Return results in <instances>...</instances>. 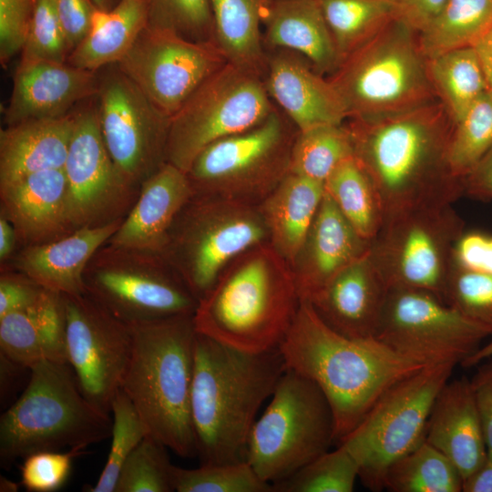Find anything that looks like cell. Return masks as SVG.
Wrapping results in <instances>:
<instances>
[{"mask_svg": "<svg viewBox=\"0 0 492 492\" xmlns=\"http://www.w3.org/2000/svg\"><path fill=\"white\" fill-rule=\"evenodd\" d=\"M193 314L131 324L132 352L121 389L148 434L182 457L197 456L190 419Z\"/></svg>", "mask_w": 492, "mask_h": 492, "instance_id": "5", "label": "cell"}, {"mask_svg": "<svg viewBox=\"0 0 492 492\" xmlns=\"http://www.w3.org/2000/svg\"><path fill=\"white\" fill-rule=\"evenodd\" d=\"M492 29V0H447L418 39L426 59L474 46Z\"/></svg>", "mask_w": 492, "mask_h": 492, "instance_id": "35", "label": "cell"}, {"mask_svg": "<svg viewBox=\"0 0 492 492\" xmlns=\"http://www.w3.org/2000/svg\"><path fill=\"white\" fill-rule=\"evenodd\" d=\"M489 358H492V341L480 346L473 354L465 359L461 364L466 367H472Z\"/></svg>", "mask_w": 492, "mask_h": 492, "instance_id": "61", "label": "cell"}, {"mask_svg": "<svg viewBox=\"0 0 492 492\" xmlns=\"http://www.w3.org/2000/svg\"><path fill=\"white\" fill-rule=\"evenodd\" d=\"M426 60L433 88L442 97L456 123L488 91L477 52L474 46H465Z\"/></svg>", "mask_w": 492, "mask_h": 492, "instance_id": "34", "label": "cell"}, {"mask_svg": "<svg viewBox=\"0 0 492 492\" xmlns=\"http://www.w3.org/2000/svg\"><path fill=\"white\" fill-rule=\"evenodd\" d=\"M318 3L342 61L395 18L387 0H318Z\"/></svg>", "mask_w": 492, "mask_h": 492, "instance_id": "38", "label": "cell"}, {"mask_svg": "<svg viewBox=\"0 0 492 492\" xmlns=\"http://www.w3.org/2000/svg\"><path fill=\"white\" fill-rule=\"evenodd\" d=\"M464 194L472 198L492 200V149L463 179Z\"/></svg>", "mask_w": 492, "mask_h": 492, "instance_id": "56", "label": "cell"}, {"mask_svg": "<svg viewBox=\"0 0 492 492\" xmlns=\"http://www.w3.org/2000/svg\"><path fill=\"white\" fill-rule=\"evenodd\" d=\"M0 354L29 369L46 360L38 327L28 308L0 317Z\"/></svg>", "mask_w": 492, "mask_h": 492, "instance_id": "47", "label": "cell"}, {"mask_svg": "<svg viewBox=\"0 0 492 492\" xmlns=\"http://www.w3.org/2000/svg\"><path fill=\"white\" fill-rule=\"evenodd\" d=\"M67 214L72 231L124 219L139 190L118 173L104 142L97 101L75 112L74 129L64 165Z\"/></svg>", "mask_w": 492, "mask_h": 492, "instance_id": "17", "label": "cell"}, {"mask_svg": "<svg viewBox=\"0 0 492 492\" xmlns=\"http://www.w3.org/2000/svg\"><path fill=\"white\" fill-rule=\"evenodd\" d=\"M83 451H40L24 458L21 484L30 492H54L67 482L74 458Z\"/></svg>", "mask_w": 492, "mask_h": 492, "instance_id": "49", "label": "cell"}, {"mask_svg": "<svg viewBox=\"0 0 492 492\" xmlns=\"http://www.w3.org/2000/svg\"><path fill=\"white\" fill-rule=\"evenodd\" d=\"M148 25L147 0H120L109 10L97 8L87 36L67 63L98 71L119 62Z\"/></svg>", "mask_w": 492, "mask_h": 492, "instance_id": "31", "label": "cell"}, {"mask_svg": "<svg viewBox=\"0 0 492 492\" xmlns=\"http://www.w3.org/2000/svg\"><path fill=\"white\" fill-rule=\"evenodd\" d=\"M268 94L298 131L317 126L343 124L344 103L330 79L308 60L287 49H272L263 77Z\"/></svg>", "mask_w": 492, "mask_h": 492, "instance_id": "21", "label": "cell"}, {"mask_svg": "<svg viewBox=\"0 0 492 492\" xmlns=\"http://www.w3.org/2000/svg\"><path fill=\"white\" fill-rule=\"evenodd\" d=\"M120 0H93L98 9L109 10L118 4Z\"/></svg>", "mask_w": 492, "mask_h": 492, "instance_id": "63", "label": "cell"}, {"mask_svg": "<svg viewBox=\"0 0 492 492\" xmlns=\"http://www.w3.org/2000/svg\"><path fill=\"white\" fill-rule=\"evenodd\" d=\"M301 298L289 262L269 241L232 260L193 313L196 332L251 354L280 347Z\"/></svg>", "mask_w": 492, "mask_h": 492, "instance_id": "4", "label": "cell"}, {"mask_svg": "<svg viewBox=\"0 0 492 492\" xmlns=\"http://www.w3.org/2000/svg\"><path fill=\"white\" fill-rule=\"evenodd\" d=\"M388 291L367 251L306 302L335 332L365 339L375 337Z\"/></svg>", "mask_w": 492, "mask_h": 492, "instance_id": "22", "label": "cell"}, {"mask_svg": "<svg viewBox=\"0 0 492 492\" xmlns=\"http://www.w3.org/2000/svg\"><path fill=\"white\" fill-rule=\"evenodd\" d=\"M488 335L430 292L389 288L374 338L406 355L457 364Z\"/></svg>", "mask_w": 492, "mask_h": 492, "instance_id": "16", "label": "cell"}, {"mask_svg": "<svg viewBox=\"0 0 492 492\" xmlns=\"http://www.w3.org/2000/svg\"><path fill=\"white\" fill-rule=\"evenodd\" d=\"M36 0H0V61L22 51Z\"/></svg>", "mask_w": 492, "mask_h": 492, "instance_id": "50", "label": "cell"}, {"mask_svg": "<svg viewBox=\"0 0 492 492\" xmlns=\"http://www.w3.org/2000/svg\"><path fill=\"white\" fill-rule=\"evenodd\" d=\"M69 54L55 0H36L20 61L67 62Z\"/></svg>", "mask_w": 492, "mask_h": 492, "instance_id": "46", "label": "cell"}, {"mask_svg": "<svg viewBox=\"0 0 492 492\" xmlns=\"http://www.w3.org/2000/svg\"><path fill=\"white\" fill-rule=\"evenodd\" d=\"M63 299L67 364L87 400L110 413L131 356V327L85 292Z\"/></svg>", "mask_w": 492, "mask_h": 492, "instance_id": "19", "label": "cell"}, {"mask_svg": "<svg viewBox=\"0 0 492 492\" xmlns=\"http://www.w3.org/2000/svg\"><path fill=\"white\" fill-rule=\"evenodd\" d=\"M370 241L360 236L324 195L291 269L302 301H309L338 272L364 255Z\"/></svg>", "mask_w": 492, "mask_h": 492, "instance_id": "23", "label": "cell"}, {"mask_svg": "<svg viewBox=\"0 0 492 492\" xmlns=\"http://www.w3.org/2000/svg\"><path fill=\"white\" fill-rule=\"evenodd\" d=\"M96 94L107 149L130 186L141 184L165 161L170 118L161 113L116 64L104 67Z\"/></svg>", "mask_w": 492, "mask_h": 492, "instance_id": "15", "label": "cell"}, {"mask_svg": "<svg viewBox=\"0 0 492 492\" xmlns=\"http://www.w3.org/2000/svg\"><path fill=\"white\" fill-rule=\"evenodd\" d=\"M19 490V485L5 477L0 476V491L1 492H16Z\"/></svg>", "mask_w": 492, "mask_h": 492, "instance_id": "62", "label": "cell"}, {"mask_svg": "<svg viewBox=\"0 0 492 492\" xmlns=\"http://www.w3.org/2000/svg\"><path fill=\"white\" fill-rule=\"evenodd\" d=\"M83 280L85 293L128 325L193 314L199 302L161 253L107 242Z\"/></svg>", "mask_w": 492, "mask_h": 492, "instance_id": "12", "label": "cell"}, {"mask_svg": "<svg viewBox=\"0 0 492 492\" xmlns=\"http://www.w3.org/2000/svg\"><path fill=\"white\" fill-rule=\"evenodd\" d=\"M462 483L456 466L424 439L389 466L384 488L391 492H460Z\"/></svg>", "mask_w": 492, "mask_h": 492, "instance_id": "36", "label": "cell"}, {"mask_svg": "<svg viewBox=\"0 0 492 492\" xmlns=\"http://www.w3.org/2000/svg\"><path fill=\"white\" fill-rule=\"evenodd\" d=\"M167 446L146 436L126 459L115 492H170L173 466Z\"/></svg>", "mask_w": 492, "mask_h": 492, "instance_id": "43", "label": "cell"}, {"mask_svg": "<svg viewBox=\"0 0 492 492\" xmlns=\"http://www.w3.org/2000/svg\"><path fill=\"white\" fill-rule=\"evenodd\" d=\"M43 289L20 272L1 268L0 317L27 308L36 300Z\"/></svg>", "mask_w": 492, "mask_h": 492, "instance_id": "52", "label": "cell"}, {"mask_svg": "<svg viewBox=\"0 0 492 492\" xmlns=\"http://www.w3.org/2000/svg\"><path fill=\"white\" fill-rule=\"evenodd\" d=\"M445 302L492 335V273L452 267Z\"/></svg>", "mask_w": 492, "mask_h": 492, "instance_id": "45", "label": "cell"}, {"mask_svg": "<svg viewBox=\"0 0 492 492\" xmlns=\"http://www.w3.org/2000/svg\"><path fill=\"white\" fill-rule=\"evenodd\" d=\"M455 124L446 160L452 173L463 179L492 149V93L481 96Z\"/></svg>", "mask_w": 492, "mask_h": 492, "instance_id": "39", "label": "cell"}, {"mask_svg": "<svg viewBox=\"0 0 492 492\" xmlns=\"http://www.w3.org/2000/svg\"><path fill=\"white\" fill-rule=\"evenodd\" d=\"M275 108L262 77L227 63L170 118L165 161L187 172L208 146L257 126Z\"/></svg>", "mask_w": 492, "mask_h": 492, "instance_id": "13", "label": "cell"}, {"mask_svg": "<svg viewBox=\"0 0 492 492\" xmlns=\"http://www.w3.org/2000/svg\"><path fill=\"white\" fill-rule=\"evenodd\" d=\"M27 308L38 327L46 359L67 364V319L63 294L44 288Z\"/></svg>", "mask_w": 492, "mask_h": 492, "instance_id": "48", "label": "cell"}, {"mask_svg": "<svg viewBox=\"0 0 492 492\" xmlns=\"http://www.w3.org/2000/svg\"><path fill=\"white\" fill-rule=\"evenodd\" d=\"M70 52L88 34L97 6L93 0H55Z\"/></svg>", "mask_w": 492, "mask_h": 492, "instance_id": "53", "label": "cell"}, {"mask_svg": "<svg viewBox=\"0 0 492 492\" xmlns=\"http://www.w3.org/2000/svg\"><path fill=\"white\" fill-rule=\"evenodd\" d=\"M18 249L15 231L11 222L0 213V262L6 263Z\"/></svg>", "mask_w": 492, "mask_h": 492, "instance_id": "59", "label": "cell"}, {"mask_svg": "<svg viewBox=\"0 0 492 492\" xmlns=\"http://www.w3.org/2000/svg\"><path fill=\"white\" fill-rule=\"evenodd\" d=\"M323 195V183L289 172L259 205L268 229L269 242L290 266Z\"/></svg>", "mask_w": 492, "mask_h": 492, "instance_id": "30", "label": "cell"}, {"mask_svg": "<svg viewBox=\"0 0 492 492\" xmlns=\"http://www.w3.org/2000/svg\"><path fill=\"white\" fill-rule=\"evenodd\" d=\"M452 267L492 273V234L464 231L452 250Z\"/></svg>", "mask_w": 492, "mask_h": 492, "instance_id": "51", "label": "cell"}, {"mask_svg": "<svg viewBox=\"0 0 492 492\" xmlns=\"http://www.w3.org/2000/svg\"><path fill=\"white\" fill-rule=\"evenodd\" d=\"M123 220L78 229L49 242L19 248L1 267L18 272L52 292L69 295L84 293L83 276L87 263L118 231Z\"/></svg>", "mask_w": 492, "mask_h": 492, "instance_id": "25", "label": "cell"}, {"mask_svg": "<svg viewBox=\"0 0 492 492\" xmlns=\"http://www.w3.org/2000/svg\"><path fill=\"white\" fill-rule=\"evenodd\" d=\"M112 431L111 444L106 464L90 492H115L118 477L126 459L148 430L135 406L120 388L111 405Z\"/></svg>", "mask_w": 492, "mask_h": 492, "instance_id": "42", "label": "cell"}, {"mask_svg": "<svg viewBox=\"0 0 492 492\" xmlns=\"http://www.w3.org/2000/svg\"><path fill=\"white\" fill-rule=\"evenodd\" d=\"M329 79L348 118L362 122L430 105L434 91L418 33L395 18L347 56Z\"/></svg>", "mask_w": 492, "mask_h": 492, "instance_id": "7", "label": "cell"}, {"mask_svg": "<svg viewBox=\"0 0 492 492\" xmlns=\"http://www.w3.org/2000/svg\"><path fill=\"white\" fill-rule=\"evenodd\" d=\"M75 112L23 121L0 131V184L63 169L74 129Z\"/></svg>", "mask_w": 492, "mask_h": 492, "instance_id": "29", "label": "cell"}, {"mask_svg": "<svg viewBox=\"0 0 492 492\" xmlns=\"http://www.w3.org/2000/svg\"><path fill=\"white\" fill-rule=\"evenodd\" d=\"M192 195L187 173L164 162L141 184L135 204L107 243L162 253L173 222Z\"/></svg>", "mask_w": 492, "mask_h": 492, "instance_id": "26", "label": "cell"}, {"mask_svg": "<svg viewBox=\"0 0 492 492\" xmlns=\"http://www.w3.org/2000/svg\"><path fill=\"white\" fill-rule=\"evenodd\" d=\"M334 441V417L322 390L286 369L251 428L246 461L273 485L328 451Z\"/></svg>", "mask_w": 492, "mask_h": 492, "instance_id": "8", "label": "cell"}, {"mask_svg": "<svg viewBox=\"0 0 492 492\" xmlns=\"http://www.w3.org/2000/svg\"><path fill=\"white\" fill-rule=\"evenodd\" d=\"M464 231L452 204L412 207L385 215L368 252L388 288L427 291L445 302L453 246Z\"/></svg>", "mask_w": 492, "mask_h": 492, "instance_id": "14", "label": "cell"}, {"mask_svg": "<svg viewBox=\"0 0 492 492\" xmlns=\"http://www.w3.org/2000/svg\"><path fill=\"white\" fill-rule=\"evenodd\" d=\"M477 369L470 380L481 421L487 456L492 458V358Z\"/></svg>", "mask_w": 492, "mask_h": 492, "instance_id": "54", "label": "cell"}, {"mask_svg": "<svg viewBox=\"0 0 492 492\" xmlns=\"http://www.w3.org/2000/svg\"><path fill=\"white\" fill-rule=\"evenodd\" d=\"M271 0H210L215 41L228 63L264 77L261 26Z\"/></svg>", "mask_w": 492, "mask_h": 492, "instance_id": "32", "label": "cell"}, {"mask_svg": "<svg viewBox=\"0 0 492 492\" xmlns=\"http://www.w3.org/2000/svg\"><path fill=\"white\" fill-rule=\"evenodd\" d=\"M29 369L20 365L0 354V394L1 403L6 401L15 389V384L21 379L23 370Z\"/></svg>", "mask_w": 492, "mask_h": 492, "instance_id": "57", "label": "cell"}, {"mask_svg": "<svg viewBox=\"0 0 492 492\" xmlns=\"http://www.w3.org/2000/svg\"><path fill=\"white\" fill-rule=\"evenodd\" d=\"M463 492H492V458L486 460L463 479Z\"/></svg>", "mask_w": 492, "mask_h": 492, "instance_id": "58", "label": "cell"}, {"mask_svg": "<svg viewBox=\"0 0 492 492\" xmlns=\"http://www.w3.org/2000/svg\"><path fill=\"white\" fill-rule=\"evenodd\" d=\"M227 63L216 43L194 42L147 26L116 65L170 118L207 78Z\"/></svg>", "mask_w": 492, "mask_h": 492, "instance_id": "18", "label": "cell"}, {"mask_svg": "<svg viewBox=\"0 0 492 492\" xmlns=\"http://www.w3.org/2000/svg\"><path fill=\"white\" fill-rule=\"evenodd\" d=\"M147 9L149 28L194 42L216 43L210 0H147Z\"/></svg>", "mask_w": 492, "mask_h": 492, "instance_id": "44", "label": "cell"}, {"mask_svg": "<svg viewBox=\"0 0 492 492\" xmlns=\"http://www.w3.org/2000/svg\"><path fill=\"white\" fill-rule=\"evenodd\" d=\"M474 47L483 66L488 90L492 93V29Z\"/></svg>", "mask_w": 492, "mask_h": 492, "instance_id": "60", "label": "cell"}, {"mask_svg": "<svg viewBox=\"0 0 492 492\" xmlns=\"http://www.w3.org/2000/svg\"><path fill=\"white\" fill-rule=\"evenodd\" d=\"M349 128L354 157L372 178L385 215L452 204L464 194L463 179L446 160L451 131L432 104L372 122L354 120Z\"/></svg>", "mask_w": 492, "mask_h": 492, "instance_id": "3", "label": "cell"}, {"mask_svg": "<svg viewBox=\"0 0 492 492\" xmlns=\"http://www.w3.org/2000/svg\"><path fill=\"white\" fill-rule=\"evenodd\" d=\"M112 418L83 395L68 364L43 360L0 417L4 467L40 451L85 448L111 436Z\"/></svg>", "mask_w": 492, "mask_h": 492, "instance_id": "6", "label": "cell"}, {"mask_svg": "<svg viewBox=\"0 0 492 492\" xmlns=\"http://www.w3.org/2000/svg\"><path fill=\"white\" fill-rule=\"evenodd\" d=\"M269 241L259 205L192 195L173 222L162 255L198 301L245 251Z\"/></svg>", "mask_w": 492, "mask_h": 492, "instance_id": "9", "label": "cell"}, {"mask_svg": "<svg viewBox=\"0 0 492 492\" xmlns=\"http://www.w3.org/2000/svg\"><path fill=\"white\" fill-rule=\"evenodd\" d=\"M456 364L434 363L389 386L359 424L339 443L359 466V478L373 491L384 489L389 466L424 439L434 403Z\"/></svg>", "mask_w": 492, "mask_h": 492, "instance_id": "11", "label": "cell"}, {"mask_svg": "<svg viewBox=\"0 0 492 492\" xmlns=\"http://www.w3.org/2000/svg\"><path fill=\"white\" fill-rule=\"evenodd\" d=\"M0 213L15 231L18 249L49 242L73 232L67 214L63 169L39 171L0 184Z\"/></svg>", "mask_w": 492, "mask_h": 492, "instance_id": "24", "label": "cell"}, {"mask_svg": "<svg viewBox=\"0 0 492 492\" xmlns=\"http://www.w3.org/2000/svg\"><path fill=\"white\" fill-rule=\"evenodd\" d=\"M425 440L444 454L463 479L487 458L483 428L470 380H448L439 392L427 422Z\"/></svg>", "mask_w": 492, "mask_h": 492, "instance_id": "27", "label": "cell"}, {"mask_svg": "<svg viewBox=\"0 0 492 492\" xmlns=\"http://www.w3.org/2000/svg\"><path fill=\"white\" fill-rule=\"evenodd\" d=\"M447 0H387L398 19L418 34L438 15Z\"/></svg>", "mask_w": 492, "mask_h": 492, "instance_id": "55", "label": "cell"}, {"mask_svg": "<svg viewBox=\"0 0 492 492\" xmlns=\"http://www.w3.org/2000/svg\"><path fill=\"white\" fill-rule=\"evenodd\" d=\"M286 369L280 348L251 354L197 333L190 419L200 465L246 461L257 413Z\"/></svg>", "mask_w": 492, "mask_h": 492, "instance_id": "2", "label": "cell"}, {"mask_svg": "<svg viewBox=\"0 0 492 492\" xmlns=\"http://www.w3.org/2000/svg\"><path fill=\"white\" fill-rule=\"evenodd\" d=\"M177 492H274L247 461L200 465L193 469L173 466Z\"/></svg>", "mask_w": 492, "mask_h": 492, "instance_id": "41", "label": "cell"}, {"mask_svg": "<svg viewBox=\"0 0 492 492\" xmlns=\"http://www.w3.org/2000/svg\"><path fill=\"white\" fill-rule=\"evenodd\" d=\"M298 129L277 108L204 149L186 172L193 195L260 205L290 171Z\"/></svg>", "mask_w": 492, "mask_h": 492, "instance_id": "10", "label": "cell"}, {"mask_svg": "<svg viewBox=\"0 0 492 492\" xmlns=\"http://www.w3.org/2000/svg\"><path fill=\"white\" fill-rule=\"evenodd\" d=\"M98 78V71L67 62L20 61L5 109V123L10 126L66 116L77 104L96 97Z\"/></svg>", "mask_w": 492, "mask_h": 492, "instance_id": "20", "label": "cell"}, {"mask_svg": "<svg viewBox=\"0 0 492 492\" xmlns=\"http://www.w3.org/2000/svg\"><path fill=\"white\" fill-rule=\"evenodd\" d=\"M354 155V139L349 127L343 124L317 126L297 132L289 172L324 184L331 173Z\"/></svg>", "mask_w": 492, "mask_h": 492, "instance_id": "37", "label": "cell"}, {"mask_svg": "<svg viewBox=\"0 0 492 492\" xmlns=\"http://www.w3.org/2000/svg\"><path fill=\"white\" fill-rule=\"evenodd\" d=\"M287 369L315 383L328 400L340 443L393 384L434 364L399 353L374 337L344 336L301 301L280 345Z\"/></svg>", "mask_w": 492, "mask_h": 492, "instance_id": "1", "label": "cell"}, {"mask_svg": "<svg viewBox=\"0 0 492 492\" xmlns=\"http://www.w3.org/2000/svg\"><path fill=\"white\" fill-rule=\"evenodd\" d=\"M324 190L357 233L371 241L381 229L385 213L372 178L354 155L331 173Z\"/></svg>", "mask_w": 492, "mask_h": 492, "instance_id": "33", "label": "cell"}, {"mask_svg": "<svg viewBox=\"0 0 492 492\" xmlns=\"http://www.w3.org/2000/svg\"><path fill=\"white\" fill-rule=\"evenodd\" d=\"M357 478V461L339 444L272 487L274 492H352Z\"/></svg>", "mask_w": 492, "mask_h": 492, "instance_id": "40", "label": "cell"}, {"mask_svg": "<svg viewBox=\"0 0 492 492\" xmlns=\"http://www.w3.org/2000/svg\"><path fill=\"white\" fill-rule=\"evenodd\" d=\"M262 25L263 44L305 57L315 71L333 74L342 60L318 0H271Z\"/></svg>", "mask_w": 492, "mask_h": 492, "instance_id": "28", "label": "cell"}]
</instances>
